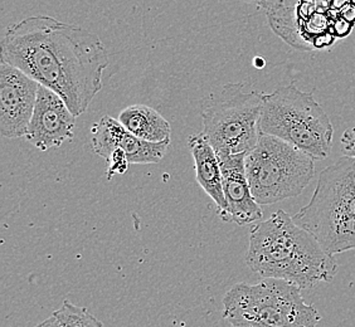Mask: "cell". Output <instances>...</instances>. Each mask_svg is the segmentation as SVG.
I'll return each instance as SVG.
<instances>
[{
  "label": "cell",
  "instance_id": "30bf717a",
  "mask_svg": "<svg viewBox=\"0 0 355 327\" xmlns=\"http://www.w3.org/2000/svg\"><path fill=\"white\" fill-rule=\"evenodd\" d=\"M76 116L55 91L40 86L27 140L38 150L47 151L69 143L75 136Z\"/></svg>",
  "mask_w": 355,
  "mask_h": 327
},
{
  "label": "cell",
  "instance_id": "5b68a950",
  "mask_svg": "<svg viewBox=\"0 0 355 327\" xmlns=\"http://www.w3.org/2000/svg\"><path fill=\"white\" fill-rule=\"evenodd\" d=\"M301 291L277 279L237 283L225 293L222 316L232 327H316L320 314L305 302Z\"/></svg>",
  "mask_w": 355,
  "mask_h": 327
},
{
  "label": "cell",
  "instance_id": "277c9868",
  "mask_svg": "<svg viewBox=\"0 0 355 327\" xmlns=\"http://www.w3.org/2000/svg\"><path fill=\"white\" fill-rule=\"evenodd\" d=\"M268 26L299 51H325L348 38L355 28V0H268Z\"/></svg>",
  "mask_w": 355,
  "mask_h": 327
},
{
  "label": "cell",
  "instance_id": "8992f818",
  "mask_svg": "<svg viewBox=\"0 0 355 327\" xmlns=\"http://www.w3.org/2000/svg\"><path fill=\"white\" fill-rule=\"evenodd\" d=\"M259 127L261 134L279 137L315 160L331 152L333 123L313 94L293 83L263 94Z\"/></svg>",
  "mask_w": 355,
  "mask_h": 327
},
{
  "label": "cell",
  "instance_id": "2e32d148",
  "mask_svg": "<svg viewBox=\"0 0 355 327\" xmlns=\"http://www.w3.org/2000/svg\"><path fill=\"white\" fill-rule=\"evenodd\" d=\"M106 161H107V170H106L107 180H111L116 175H123L130 165L128 155L121 149L112 151Z\"/></svg>",
  "mask_w": 355,
  "mask_h": 327
},
{
  "label": "cell",
  "instance_id": "d6986e66",
  "mask_svg": "<svg viewBox=\"0 0 355 327\" xmlns=\"http://www.w3.org/2000/svg\"><path fill=\"white\" fill-rule=\"evenodd\" d=\"M241 1H245V3H250V4H256L257 7L262 8L266 4L268 0H241Z\"/></svg>",
  "mask_w": 355,
  "mask_h": 327
},
{
  "label": "cell",
  "instance_id": "9c48e42d",
  "mask_svg": "<svg viewBox=\"0 0 355 327\" xmlns=\"http://www.w3.org/2000/svg\"><path fill=\"white\" fill-rule=\"evenodd\" d=\"M40 83L7 62L0 63V132L4 137L27 136Z\"/></svg>",
  "mask_w": 355,
  "mask_h": 327
},
{
  "label": "cell",
  "instance_id": "9a60e30c",
  "mask_svg": "<svg viewBox=\"0 0 355 327\" xmlns=\"http://www.w3.org/2000/svg\"><path fill=\"white\" fill-rule=\"evenodd\" d=\"M53 314L61 322L62 327H106L86 307L77 306L69 301H64Z\"/></svg>",
  "mask_w": 355,
  "mask_h": 327
},
{
  "label": "cell",
  "instance_id": "e0dca14e",
  "mask_svg": "<svg viewBox=\"0 0 355 327\" xmlns=\"http://www.w3.org/2000/svg\"><path fill=\"white\" fill-rule=\"evenodd\" d=\"M342 151L345 157H354L355 159V127L348 129L343 134Z\"/></svg>",
  "mask_w": 355,
  "mask_h": 327
},
{
  "label": "cell",
  "instance_id": "ac0fdd59",
  "mask_svg": "<svg viewBox=\"0 0 355 327\" xmlns=\"http://www.w3.org/2000/svg\"><path fill=\"white\" fill-rule=\"evenodd\" d=\"M35 327H62L61 322L57 319V316L55 314L52 316H49L48 319L44 321H42L41 324H38Z\"/></svg>",
  "mask_w": 355,
  "mask_h": 327
},
{
  "label": "cell",
  "instance_id": "7a4b0ae2",
  "mask_svg": "<svg viewBox=\"0 0 355 327\" xmlns=\"http://www.w3.org/2000/svg\"><path fill=\"white\" fill-rule=\"evenodd\" d=\"M246 265L263 279H277L311 290L334 279L338 265L311 233L277 211L250 232Z\"/></svg>",
  "mask_w": 355,
  "mask_h": 327
},
{
  "label": "cell",
  "instance_id": "52a82bcc",
  "mask_svg": "<svg viewBox=\"0 0 355 327\" xmlns=\"http://www.w3.org/2000/svg\"><path fill=\"white\" fill-rule=\"evenodd\" d=\"M263 94L246 91L241 83H227L205 97L200 116L203 135L217 155L248 154L260 139Z\"/></svg>",
  "mask_w": 355,
  "mask_h": 327
},
{
  "label": "cell",
  "instance_id": "ba28073f",
  "mask_svg": "<svg viewBox=\"0 0 355 327\" xmlns=\"http://www.w3.org/2000/svg\"><path fill=\"white\" fill-rule=\"evenodd\" d=\"M315 159L279 137L260 134L246 155V174L260 205L276 204L301 194L311 183Z\"/></svg>",
  "mask_w": 355,
  "mask_h": 327
},
{
  "label": "cell",
  "instance_id": "6da1fadb",
  "mask_svg": "<svg viewBox=\"0 0 355 327\" xmlns=\"http://www.w3.org/2000/svg\"><path fill=\"white\" fill-rule=\"evenodd\" d=\"M1 61L55 91L76 117L103 89L109 55L100 37L48 15L9 26L1 39Z\"/></svg>",
  "mask_w": 355,
  "mask_h": 327
},
{
  "label": "cell",
  "instance_id": "5bb4252c",
  "mask_svg": "<svg viewBox=\"0 0 355 327\" xmlns=\"http://www.w3.org/2000/svg\"><path fill=\"white\" fill-rule=\"evenodd\" d=\"M132 135L149 143H162L171 139V123L157 109L146 105H131L117 118Z\"/></svg>",
  "mask_w": 355,
  "mask_h": 327
},
{
  "label": "cell",
  "instance_id": "8fae6325",
  "mask_svg": "<svg viewBox=\"0 0 355 327\" xmlns=\"http://www.w3.org/2000/svg\"><path fill=\"white\" fill-rule=\"evenodd\" d=\"M92 150L98 157L107 160L111 152L116 149L128 155L130 164L160 163L171 146V139L162 143H149L132 135L114 117H101L91 129Z\"/></svg>",
  "mask_w": 355,
  "mask_h": 327
},
{
  "label": "cell",
  "instance_id": "7c38bea8",
  "mask_svg": "<svg viewBox=\"0 0 355 327\" xmlns=\"http://www.w3.org/2000/svg\"><path fill=\"white\" fill-rule=\"evenodd\" d=\"M218 159L230 220L242 227L259 222L263 214L247 179L246 154L220 155Z\"/></svg>",
  "mask_w": 355,
  "mask_h": 327
},
{
  "label": "cell",
  "instance_id": "4fadbf2b",
  "mask_svg": "<svg viewBox=\"0 0 355 327\" xmlns=\"http://www.w3.org/2000/svg\"><path fill=\"white\" fill-rule=\"evenodd\" d=\"M188 148L196 165V175L199 186L217 205L219 217L230 220L228 205L223 191V177L218 155L208 143L203 132L188 137Z\"/></svg>",
  "mask_w": 355,
  "mask_h": 327
},
{
  "label": "cell",
  "instance_id": "3957f363",
  "mask_svg": "<svg viewBox=\"0 0 355 327\" xmlns=\"http://www.w3.org/2000/svg\"><path fill=\"white\" fill-rule=\"evenodd\" d=\"M330 253L355 249V159L340 157L321 171L309 204L294 217Z\"/></svg>",
  "mask_w": 355,
  "mask_h": 327
}]
</instances>
